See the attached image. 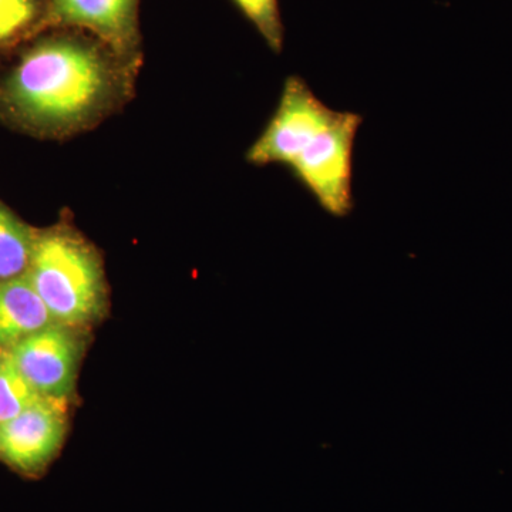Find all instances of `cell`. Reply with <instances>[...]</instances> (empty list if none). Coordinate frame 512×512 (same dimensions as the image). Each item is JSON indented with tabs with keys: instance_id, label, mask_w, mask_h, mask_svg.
Instances as JSON below:
<instances>
[{
	"instance_id": "obj_5",
	"label": "cell",
	"mask_w": 512,
	"mask_h": 512,
	"mask_svg": "<svg viewBox=\"0 0 512 512\" xmlns=\"http://www.w3.org/2000/svg\"><path fill=\"white\" fill-rule=\"evenodd\" d=\"M63 402L42 396L18 416L0 424V460L23 476H40L63 444Z\"/></svg>"
},
{
	"instance_id": "obj_2",
	"label": "cell",
	"mask_w": 512,
	"mask_h": 512,
	"mask_svg": "<svg viewBox=\"0 0 512 512\" xmlns=\"http://www.w3.org/2000/svg\"><path fill=\"white\" fill-rule=\"evenodd\" d=\"M28 278L60 325H89L103 311L106 292L99 256L77 235L57 231L36 238Z\"/></svg>"
},
{
	"instance_id": "obj_8",
	"label": "cell",
	"mask_w": 512,
	"mask_h": 512,
	"mask_svg": "<svg viewBox=\"0 0 512 512\" xmlns=\"http://www.w3.org/2000/svg\"><path fill=\"white\" fill-rule=\"evenodd\" d=\"M57 15L110 39H124L131 30L136 0H55Z\"/></svg>"
},
{
	"instance_id": "obj_9",
	"label": "cell",
	"mask_w": 512,
	"mask_h": 512,
	"mask_svg": "<svg viewBox=\"0 0 512 512\" xmlns=\"http://www.w3.org/2000/svg\"><path fill=\"white\" fill-rule=\"evenodd\" d=\"M35 238L29 229L0 205V281L28 271Z\"/></svg>"
},
{
	"instance_id": "obj_7",
	"label": "cell",
	"mask_w": 512,
	"mask_h": 512,
	"mask_svg": "<svg viewBox=\"0 0 512 512\" xmlns=\"http://www.w3.org/2000/svg\"><path fill=\"white\" fill-rule=\"evenodd\" d=\"M56 323L28 275L0 281V349Z\"/></svg>"
},
{
	"instance_id": "obj_1",
	"label": "cell",
	"mask_w": 512,
	"mask_h": 512,
	"mask_svg": "<svg viewBox=\"0 0 512 512\" xmlns=\"http://www.w3.org/2000/svg\"><path fill=\"white\" fill-rule=\"evenodd\" d=\"M113 90L109 64L93 47L50 40L30 50L9 80L13 106L37 123L79 126L99 113Z\"/></svg>"
},
{
	"instance_id": "obj_4",
	"label": "cell",
	"mask_w": 512,
	"mask_h": 512,
	"mask_svg": "<svg viewBox=\"0 0 512 512\" xmlns=\"http://www.w3.org/2000/svg\"><path fill=\"white\" fill-rule=\"evenodd\" d=\"M335 114L336 110L326 106L301 77H289L278 109L249 148L248 160L256 165L284 164L291 167Z\"/></svg>"
},
{
	"instance_id": "obj_6",
	"label": "cell",
	"mask_w": 512,
	"mask_h": 512,
	"mask_svg": "<svg viewBox=\"0 0 512 512\" xmlns=\"http://www.w3.org/2000/svg\"><path fill=\"white\" fill-rule=\"evenodd\" d=\"M9 353L40 396L66 400L73 392L82 342L69 326L52 323L20 340Z\"/></svg>"
},
{
	"instance_id": "obj_11",
	"label": "cell",
	"mask_w": 512,
	"mask_h": 512,
	"mask_svg": "<svg viewBox=\"0 0 512 512\" xmlns=\"http://www.w3.org/2000/svg\"><path fill=\"white\" fill-rule=\"evenodd\" d=\"M235 3L272 46H281V26L276 0H235Z\"/></svg>"
},
{
	"instance_id": "obj_3",
	"label": "cell",
	"mask_w": 512,
	"mask_h": 512,
	"mask_svg": "<svg viewBox=\"0 0 512 512\" xmlns=\"http://www.w3.org/2000/svg\"><path fill=\"white\" fill-rule=\"evenodd\" d=\"M362 123L360 114L336 110L328 126L289 167L319 207L333 217H346L355 207L353 157Z\"/></svg>"
},
{
	"instance_id": "obj_12",
	"label": "cell",
	"mask_w": 512,
	"mask_h": 512,
	"mask_svg": "<svg viewBox=\"0 0 512 512\" xmlns=\"http://www.w3.org/2000/svg\"><path fill=\"white\" fill-rule=\"evenodd\" d=\"M35 16L33 0H0V40L15 35Z\"/></svg>"
},
{
	"instance_id": "obj_10",
	"label": "cell",
	"mask_w": 512,
	"mask_h": 512,
	"mask_svg": "<svg viewBox=\"0 0 512 512\" xmlns=\"http://www.w3.org/2000/svg\"><path fill=\"white\" fill-rule=\"evenodd\" d=\"M40 397L16 366L9 350L0 356V424L18 416Z\"/></svg>"
}]
</instances>
